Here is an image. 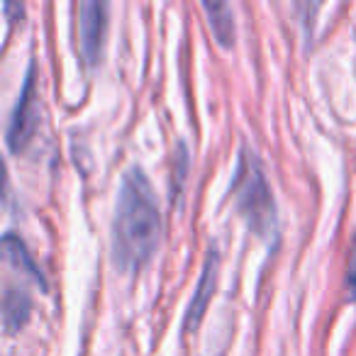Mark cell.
Here are the masks:
<instances>
[{"label":"cell","instance_id":"4","mask_svg":"<svg viewBox=\"0 0 356 356\" xmlns=\"http://www.w3.org/2000/svg\"><path fill=\"white\" fill-rule=\"evenodd\" d=\"M108 30V6L100 0H83L79 6V44L81 56L88 66H93L100 56Z\"/></svg>","mask_w":356,"mask_h":356},{"label":"cell","instance_id":"7","mask_svg":"<svg viewBox=\"0 0 356 356\" xmlns=\"http://www.w3.org/2000/svg\"><path fill=\"white\" fill-rule=\"evenodd\" d=\"M3 249H6V257L10 259V261L15 264V266L20 268L22 273L32 276L42 286V291H47L44 276H42L40 266L35 264V259H32L30 249H27V244L22 242L20 234H15V232H6V234H3Z\"/></svg>","mask_w":356,"mask_h":356},{"label":"cell","instance_id":"8","mask_svg":"<svg viewBox=\"0 0 356 356\" xmlns=\"http://www.w3.org/2000/svg\"><path fill=\"white\" fill-rule=\"evenodd\" d=\"M203 10L210 20L215 37L222 47H229L234 40V17H232V8L222 0H205Z\"/></svg>","mask_w":356,"mask_h":356},{"label":"cell","instance_id":"3","mask_svg":"<svg viewBox=\"0 0 356 356\" xmlns=\"http://www.w3.org/2000/svg\"><path fill=\"white\" fill-rule=\"evenodd\" d=\"M37 122H40V105H37V90H35V64H30L25 76V86H22L20 95H17V103L10 115V124H8L6 139L10 152L20 154L32 142Z\"/></svg>","mask_w":356,"mask_h":356},{"label":"cell","instance_id":"1","mask_svg":"<svg viewBox=\"0 0 356 356\" xmlns=\"http://www.w3.org/2000/svg\"><path fill=\"white\" fill-rule=\"evenodd\" d=\"M161 237L156 195L142 166H127L120 178L110 252L120 271H139L152 259Z\"/></svg>","mask_w":356,"mask_h":356},{"label":"cell","instance_id":"2","mask_svg":"<svg viewBox=\"0 0 356 356\" xmlns=\"http://www.w3.org/2000/svg\"><path fill=\"white\" fill-rule=\"evenodd\" d=\"M232 191L237 213L247 220L254 232L266 237L276 227V200H273L266 173H264L257 154H252L249 149H242L239 154Z\"/></svg>","mask_w":356,"mask_h":356},{"label":"cell","instance_id":"9","mask_svg":"<svg viewBox=\"0 0 356 356\" xmlns=\"http://www.w3.org/2000/svg\"><path fill=\"white\" fill-rule=\"evenodd\" d=\"M349 288L356 296V252H354V259H351V266H349Z\"/></svg>","mask_w":356,"mask_h":356},{"label":"cell","instance_id":"6","mask_svg":"<svg viewBox=\"0 0 356 356\" xmlns=\"http://www.w3.org/2000/svg\"><path fill=\"white\" fill-rule=\"evenodd\" d=\"M32 312V300L25 291L20 288H6V296H3V325L8 332H17L25 327V322L30 320Z\"/></svg>","mask_w":356,"mask_h":356},{"label":"cell","instance_id":"5","mask_svg":"<svg viewBox=\"0 0 356 356\" xmlns=\"http://www.w3.org/2000/svg\"><path fill=\"white\" fill-rule=\"evenodd\" d=\"M218 264H220L218 252L210 249L208 259H205L203 273H200V278H198V286H195V293L188 302V310H186V325H184L186 330L198 327L205 315V310H208V302L215 293V286H218Z\"/></svg>","mask_w":356,"mask_h":356}]
</instances>
